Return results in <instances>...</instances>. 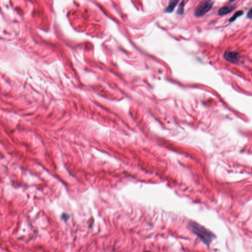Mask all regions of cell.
Listing matches in <instances>:
<instances>
[{"instance_id": "6da1fadb", "label": "cell", "mask_w": 252, "mask_h": 252, "mask_svg": "<svg viewBox=\"0 0 252 252\" xmlns=\"http://www.w3.org/2000/svg\"><path fill=\"white\" fill-rule=\"evenodd\" d=\"M188 226L191 230L199 237L201 240L206 245H209L213 239L216 237L214 234L211 231L196 222L193 221L189 222Z\"/></svg>"}, {"instance_id": "8992f818", "label": "cell", "mask_w": 252, "mask_h": 252, "mask_svg": "<svg viewBox=\"0 0 252 252\" xmlns=\"http://www.w3.org/2000/svg\"><path fill=\"white\" fill-rule=\"evenodd\" d=\"M243 14V11H242V10H238V11H237L230 18L229 21H230V22H232L233 21H234L238 17H240V16H242Z\"/></svg>"}, {"instance_id": "52a82bcc", "label": "cell", "mask_w": 252, "mask_h": 252, "mask_svg": "<svg viewBox=\"0 0 252 252\" xmlns=\"http://www.w3.org/2000/svg\"><path fill=\"white\" fill-rule=\"evenodd\" d=\"M184 6H185V2L182 1L178 9L177 10V14H184Z\"/></svg>"}, {"instance_id": "9c48e42d", "label": "cell", "mask_w": 252, "mask_h": 252, "mask_svg": "<svg viewBox=\"0 0 252 252\" xmlns=\"http://www.w3.org/2000/svg\"><path fill=\"white\" fill-rule=\"evenodd\" d=\"M150 252V251H145V252Z\"/></svg>"}, {"instance_id": "5b68a950", "label": "cell", "mask_w": 252, "mask_h": 252, "mask_svg": "<svg viewBox=\"0 0 252 252\" xmlns=\"http://www.w3.org/2000/svg\"><path fill=\"white\" fill-rule=\"evenodd\" d=\"M178 1H171L168 3V5L166 7V11L168 13H170L172 12L175 7H176L177 4L178 3Z\"/></svg>"}, {"instance_id": "277c9868", "label": "cell", "mask_w": 252, "mask_h": 252, "mask_svg": "<svg viewBox=\"0 0 252 252\" xmlns=\"http://www.w3.org/2000/svg\"><path fill=\"white\" fill-rule=\"evenodd\" d=\"M235 9L234 6H225L220 9L218 11V14L220 16H224L229 14Z\"/></svg>"}, {"instance_id": "3957f363", "label": "cell", "mask_w": 252, "mask_h": 252, "mask_svg": "<svg viewBox=\"0 0 252 252\" xmlns=\"http://www.w3.org/2000/svg\"><path fill=\"white\" fill-rule=\"evenodd\" d=\"M225 59L232 63L236 64L239 61V56L238 53L234 51H226L224 54Z\"/></svg>"}, {"instance_id": "ba28073f", "label": "cell", "mask_w": 252, "mask_h": 252, "mask_svg": "<svg viewBox=\"0 0 252 252\" xmlns=\"http://www.w3.org/2000/svg\"><path fill=\"white\" fill-rule=\"evenodd\" d=\"M247 17L249 19L252 18V7L249 10V11L247 13Z\"/></svg>"}, {"instance_id": "7a4b0ae2", "label": "cell", "mask_w": 252, "mask_h": 252, "mask_svg": "<svg viewBox=\"0 0 252 252\" xmlns=\"http://www.w3.org/2000/svg\"><path fill=\"white\" fill-rule=\"evenodd\" d=\"M213 3L212 1H206L202 3L196 9L195 16L197 17H201L205 15L211 9Z\"/></svg>"}]
</instances>
